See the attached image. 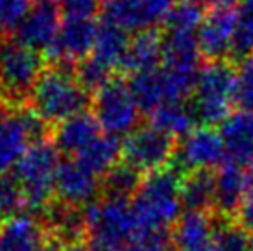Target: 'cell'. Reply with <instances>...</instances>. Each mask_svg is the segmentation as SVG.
<instances>
[{
	"label": "cell",
	"mask_w": 253,
	"mask_h": 251,
	"mask_svg": "<svg viewBox=\"0 0 253 251\" xmlns=\"http://www.w3.org/2000/svg\"><path fill=\"white\" fill-rule=\"evenodd\" d=\"M214 216L212 246L218 251H252V235L235 218Z\"/></svg>",
	"instance_id": "cell-28"
},
{
	"label": "cell",
	"mask_w": 253,
	"mask_h": 251,
	"mask_svg": "<svg viewBox=\"0 0 253 251\" xmlns=\"http://www.w3.org/2000/svg\"><path fill=\"white\" fill-rule=\"evenodd\" d=\"M235 105L240 111L253 113V57L242 59L237 67Z\"/></svg>",
	"instance_id": "cell-32"
},
{
	"label": "cell",
	"mask_w": 253,
	"mask_h": 251,
	"mask_svg": "<svg viewBox=\"0 0 253 251\" xmlns=\"http://www.w3.org/2000/svg\"><path fill=\"white\" fill-rule=\"evenodd\" d=\"M89 251H113L131 244L139 233L131 202L100 198L85 209Z\"/></svg>",
	"instance_id": "cell-5"
},
{
	"label": "cell",
	"mask_w": 253,
	"mask_h": 251,
	"mask_svg": "<svg viewBox=\"0 0 253 251\" xmlns=\"http://www.w3.org/2000/svg\"><path fill=\"white\" fill-rule=\"evenodd\" d=\"M176 251H207L212 248L214 216L211 212H183L172 227Z\"/></svg>",
	"instance_id": "cell-20"
},
{
	"label": "cell",
	"mask_w": 253,
	"mask_h": 251,
	"mask_svg": "<svg viewBox=\"0 0 253 251\" xmlns=\"http://www.w3.org/2000/svg\"><path fill=\"white\" fill-rule=\"evenodd\" d=\"M235 220H237L250 235H253V200H246V202L242 203V207H240L239 214H237Z\"/></svg>",
	"instance_id": "cell-36"
},
{
	"label": "cell",
	"mask_w": 253,
	"mask_h": 251,
	"mask_svg": "<svg viewBox=\"0 0 253 251\" xmlns=\"http://www.w3.org/2000/svg\"><path fill=\"white\" fill-rule=\"evenodd\" d=\"M179 0H144V6L148 11L150 26L155 28L157 24H165L172 9L177 6Z\"/></svg>",
	"instance_id": "cell-35"
},
{
	"label": "cell",
	"mask_w": 253,
	"mask_h": 251,
	"mask_svg": "<svg viewBox=\"0 0 253 251\" xmlns=\"http://www.w3.org/2000/svg\"><path fill=\"white\" fill-rule=\"evenodd\" d=\"M67 19H92L102 6V0H57Z\"/></svg>",
	"instance_id": "cell-34"
},
{
	"label": "cell",
	"mask_w": 253,
	"mask_h": 251,
	"mask_svg": "<svg viewBox=\"0 0 253 251\" xmlns=\"http://www.w3.org/2000/svg\"><path fill=\"white\" fill-rule=\"evenodd\" d=\"M57 251H89L85 242H80V244H67V246H59Z\"/></svg>",
	"instance_id": "cell-37"
},
{
	"label": "cell",
	"mask_w": 253,
	"mask_h": 251,
	"mask_svg": "<svg viewBox=\"0 0 253 251\" xmlns=\"http://www.w3.org/2000/svg\"><path fill=\"white\" fill-rule=\"evenodd\" d=\"M24 210L22 194L11 175H0V222Z\"/></svg>",
	"instance_id": "cell-33"
},
{
	"label": "cell",
	"mask_w": 253,
	"mask_h": 251,
	"mask_svg": "<svg viewBox=\"0 0 253 251\" xmlns=\"http://www.w3.org/2000/svg\"><path fill=\"white\" fill-rule=\"evenodd\" d=\"M237 13H239V22H237L231 54L242 61L246 57H253V0H242Z\"/></svg>",
	"instance_id": "cell-30"
},
{
	"label": "cell",
	"mask_w": 253,
	"mask_h": 251,
	"mask_svg": "<svg viewBox=\"0 0 253 251\" xmlns=\"http://www.w3.org/2000/svg\"><path fill=\"white\" fill-rule=\"evenodd\" d=\"M127 87L133 94L141 113L152 115L157 107L167 104V91H165V84H163L161 69L135 74L129 78Z\"/></svg>",
	"instance_id": "cell-26"
},
{
	"label": "cell",
	"mask_w": 253,
	"mask_h": 251,
	"mask_svg": "<svg viewBox=\"0 0 253 251\" xmlns=\"http://www.w3.org/2000/svg\"><path fill=\"white\" fill-rule=\"evenodd\" d=\"M237 67L231 59L207 61L198 74L196 89L192 94V107L198 120L205 126L224 124L231 117L235 105Z\"/></svg>",
	"instance_id": "cell-4"
},
{
	"label": "cell",
	"mask_w": 253,
	"mask_h": 251,
	"mask_svg": "<svg viewBox=\"0 0 253 251\" xmlns=\"http://www.w3.org/2000/svg\"><path fill=\"white\" fill-rule=\"evenodd\" d=\"M92 115L98 120L102 131L113 137L129 135L137 129L141 109L135 102L127 84L115 78L92 94Z\"/></svg>",
	"instance_id": "cell-8"
},
{
	"label": "cell",
	"mask_w": 253,
	"mask_h": 251,
	"mask_svg": "<svg viewBox=\"0 0 253 251\" xmlns=\"http://www.w3.org/2000/svg\"><path fill=\"white\" fill-rule=\"evenodd\" d=\"M61 152L52 139L37 140L13 168L11 177L19 185L24 210L39 216L56 200V177L61 167Z\"/></svg>",
	"instance_id": "cell-2"
},
{
	"label": "cell",
	"mask_w": 253,
	"mask_h": 251,
	"mask_svg": "<svg viewBox=\"0 0 253 251\" xmlns=\"http://www.w3.org/2000/svg\"><path fill=\"white\" fill-rule=\"evenodd\" d=\"M52 244L39 216L21 212L0 222V251H44Z\"/></svg>",
	"instance_id": "cell-15"
},
{
	"label": "cell",
	"mask_w": 253,
	"mask_h": 251,
	"mask_svg": "<svg viewBox=\"0 0 253 251\" xmlns=\"http://www.w3.org/2000/svg\"><path fill=\"white\" fill-rule=\"evenodd\" d=\"M32 0H0V39H9L32 9Z\"/></svg>",
	"instance_id": "cell-31"
},
{
	"label": "cell",
	"mask_w": 253,
	"mask_h": 251,
	"mask_svg": "<svg viewBox=\"0 0 253 251\" xmlns=\"http://www.w3.org/2000/svg\"><path fill=\"white\" fill-rule=\"evenodd\" d=\"M204 4L196 0H179L165 22V32H190L198 34L204 21Z\"/></svg>",
	"instance_id": "cell-29"
},
{
	"label": "cell",
	"mask_w": 253,
	"mask_h": 251,
	"mask_svg": "<svg viewBox=\"0 0 253 251\" xmlns=\"http://www.w3.org/2000/svg\"><path fill=\"white\" fill-rule=\"evenodd\" d=\"M44 69L39 52L15 39H0V98L7 107H26L37 78Z\"/></svg>",
	"instance_id": "cell-6"
},
{
	"label": "cell",
	"mask_w": 253,
	"mask_h": 251,
	"mask_svg": "<svg viewBox=\"0 0 253 251\" xmlns=\"http://www.w3.org/2000/svg\"><path fill=\"white\" fill-rule=\"evenodd\" d=\"M225 161L227 155L222 133L216 131V127L202 126L177 144L176 157L170 165L187 175L196 170H218Z\"/></svg>",
	"instance_id": "cell-9"
},
{
	"label": "cell",
	"mask_w": 253,
	"mask_h": 251,
	"mask_svg": "<svg viewBox=\"0 0 253 251\" xmlns=\"http://www.w3.org/2000/svg\"><path fill=\"white\" fill-rule=\"evenodd\" d=\"M2 105H6V104H4V102H2V98H0V107H2Z\"/></svg>",
	"instance_id": "cell-40"
},
{
	"label": "cell",
	"mask_w": 253,
	"mask_h": 251,
	"mask_svg": "<svg viewBox=\"0 0 253 251\" xmlns=\"http://www.w3.org/2000/svg\"><path fill=\"white\" fill-rule=\"evenodd\" d=\"M252 251H253V235H252Z\"/></svg>",
	"instance_id": "cell-42"
},
{
	"label": "cell",
	"mask_w": 253,
	"mask_h": 251,
	"mask_svg": "<svg viewBox=\"0 0 253 251\" xmlns=\"http://www.w3.org/2000/svg\"><path fill=\"white\" fill-rule=\"evenodd\" d=\"M102 21L115 24L124 32H142L152 28L144 0H107L102 7Z\"/></svg>",
	"instance_id": "cell-24"
},
{
	"label": "cell",
	"mask_w": 253,
	"mask_h": 251,
	"mask_svg": "<svg viewBox=\"0 0 253 251\" xmlns=\"http://www.w3.org/2000/svg\"><path fill=\"white\" fill-rule=\"evenodd\" d=\"M98 34V24L92 19H67L61 22L54 44L46 52L50 63L74 67L92 54Z\"/></svg>",
	"instance_id": "cell-10"
},
{
	"label": "cell",
	"mask_w": 253,
	"mask_h": 251,
	"mask_svg": "<svg viewBox=\"0 0 253 251\" xmlns=\"http://www.w3.org/2000/svg\"><path fill=\"white\" fill-rule=\"evenodd\" d=\"M144 175L120 161L102 177V198L131 202L142 185Z\"/></svg>",
	"instance_id": "cell-27"
},
{
	"label": "cell",
	"mask_w": 253,
	"mask_h": 251,
	"mask_svg": "<svg viewBox=\"0 0 253 251\" xmlns=\"http://www.w3.org/2000/svg\"><path fill=\"white\" fill-rule=\"evenodd\" d=\"M246 202V170L225 161L214 172V205L212 214L237 218Z\"/></svg>",
	"instance_id": "cell-16"
},
{
	"label": "cell",
	"mask_w": 253,
	"mask_h": 251,
	"mask_svg": "<svg viewBox=\"0 0 253 251\" xmlns=\"http://www.w3.org/2000/svg\"><path fill=\"white\" fill-rule=\"evenodd\" d=\"M76 159L85 168H89L92 174L104 177L113 167H117L122 161V142L119 137L102 133L91 146L78 155Z\"/></svg>",
	"instance_id": "cell-25"
},
{
	"label": "cell",
	"mask_w": 253,
	"mask_h": 251,
	"mask_svg": "<svg viewBox=\"0 0 253 251\" xmlns=\"http://www.w3.org/2000/svg\"><path fill=\"white\" fill-rule=\"evenodd\" d=\"M102 198V177L92 174L78 159L61 163L56 177V200L65 205L87 209Z\"/></svg>",
	"instance_id": "cell-12"
},
{
	"label": "cell",
	"mask_w": 253,
	"mask_h": 251,
	"mask_svg": "<svg viewBox=\"0 0 253 251\" xmlns=\"http://www.w3.org/2000/svg\"><path fill=\"white\" fill-rule=\"evenodd\" d=\"M24 109L26 107H0V175H7L34 144Z\"/></svg>",
	"instance_id": "cell-14"
},
{
	"label": "cell",
	"mask_w": 253,
	"mask_h": 251,
	"mask_svg": "<svg viewBox=\"0 0 253 251\" xmlns=\"http://www.w3.org/2000/svg\"><path fill=\"white\" fill-rule=\"evenodd\" d=\"M211 6H218V7H233L237 2H242V0H207Z\"/></svg>",
	"instance_id": "cell-38"
},
{
	"label": "cell",
	"mask_w": 253,
	"mask_h": 251,
	"mask_svg": "<svg viewBox=\"0 0 253 251\" xmlns=\"http://www.w3.org/2000/svg\"><path fill=\"white\" fill-rule=\"evenodd\" d=\"M239 13L233 7L212 6L205 11V17L198 30V46L202 57L207 61L229 59L237 32Z\"/></svg>",
	"instance_id": "cell-11"
},
{
	"label": "cell",
	"mask_w": 253,
	"mask_h": 251,
	"mask_svg": "<svg viewBox=\"0 0 253 251\" xmlns=\"http://www.w3.org/2000/svg\"><path fill=\"white\" fill-rule=\"evenodd\" d=\"M163 52H165V34L161 30H142L129 41L120 70H124L131 76L157 70L159 63L163 61Z\"/></svg>",
	"instance_id": "cell-19"
},
{
	"label": "cell",
	"mask_w": 253,
	"mask_h": 251,
	"mask_svg": "<svg viewBox=\"0 0 253 251\" xmlns=\"http://www.w3.org/2000/svg\"><path fill=\"white\" fill-rule=\"evenodd\" d=\"M207 251H218V250H216V248H214V246H212L211 250H207Z\"/></svg>",
	"instance_id": "cell-39"
},
{
	"label": "cell",
	"mask_w": 253,
	"mask_h": 251,
	"mask_svg": "<svg viewBox=\"0 0 253 251\" xmlns=\"http://www.w3.org/2000/svg\"><path fill=\"white\" fill-rule=\"evenodd\" d=\"M185 175L172 167L144 175L139 192L131 200L139 229H172L183 214L181 181Z\"/></svg>",
	"instance_id": "cell-3"
},
{
	"label": "cell",
	"mask_w": 253,
	"mask_h": 251,
	"mask_svg": "<svg viewBox=\"0 0 253 251\" xmlns=\"http://www.w3.org/2000/svg\"><path fill=\"white\" fill-rule=\"evenodd\" d=\"M150 120L152 126L169 133L174 139H185L190 131L196 129V124L200 122L192 104L187 102H167L150 115Z\"/></svg>",
	"instance_id": "cell-22"
},
{
	"label": "cell",
	"mask_w": 253,
	"mask_h": 251,
	"mask_svg": "<svg viewBox=\"0 0 253 251\" xmlns=\"http://www.w3.org/2000/svg\"><path fill=\"white\" fill-rule=\"evenodd\" d=\"M89 92L74 74V67L50 63L42 69L30 94L28 107L54 129L65 120L87 111Z\"/></svg>",
	"instance_id": "cell-1"
},
{
	"label": "cell",
	"mask_w": 253,
	"mask_h": 251,
	"mask_svg": "<svg viewBox=\"0 0 253 251\" xmlns=\"http://www.w3.org/2000/svg\"><path fill=\"white\" fill-rule=\"evenodd\" d=\"M214 172L216 170H196L183 177L181 205L183 212H211L214 205Z\"/></svg>",
	"instance_id": "cell-21"
},
{
	"label": "cell",
	"mask_w": 253,
	"mask_h": 251,
	"mask_svg": "<svg viewBox=\"0 0 253 251\" xmlns=\"http://www.w3.org/2000/svg\"><path fill=\"white\" fill-rule=\"evenodd\" d=\"M129 41L131 39L127 37V32H124L115 24L102 21L98 24L96 42H94V50H92L91 57H94L102 65H106L107 69H120L127 52V46H129Z\"/></svg>",
	"instance_id": "cell-23"
},
{
	"label": "cell",
	"mask_w": 253,
	"mask_h": 251,
	"mask_svg": "<svg viewBox=\"0 0 253 251\" xmlns=\"http://www.w3.org/2000/svg\"><path fill=\"white\" fill-rule=\"evenodd\" d=\"M61 28V7L57 0H36L30 13L15 32V41L36 50L48 52Z\"/></svg>",
	"instance_id": "cell-13"
},
{
	"label": "cell",
	"mask_w": 253,
	"mask_h": 251,
	"mask_svg": "<svg viewBox=\"0 0 253 251\" xmlns=\"http://www.w3.org/2000/svg\"><path fill=\"white\" fill-rule=\"evenodd\" d=\"M177 152V140L155 126H141L122 140V163L148 175L170 167Z\"/></svg>",
	"instance_id": "cell-7"
},
{
	"label": "cell",
	"mask_w": 253,
	"mask_h": 251,
	"mask_svg": "<svg viewBox=\"0 0 253 251\" xmlns=\"http://www.w3.org/2000/svg\"><path fill=\"white\" fill-rule=\"evenodd\" d=\"M100 135H102V127H100L98 120L94 119L91 111H84L56 126L52 129L50 139L61 154L78 157L84 150L91 146Z\"/></svg>",
	"instance_id": "cell-18"
},
{
	"label": "cell",
	"mask_w": 253,
	"mask_h": 251,
	"mask_svg": "<svg viewBox=\"0 0 253 251\" xmlns=\"http://www.w3.org/2000/svg\"><path fill=\"white\" fill-rule=\"evenodd\" d=\"M227 163L253 170V113L237 111L222 124Z\"/></svg>",
	"instance_id": "cell-17"
},
{
	"label": "cell",
	"mask_w": 253,
	"mask_h": 251,
	"mask_svg": "<svg viewBox=\"0 0 253 251\" xmlns=\"http://www.w3.org/2000/svg\"><path fill=\"white\" fill-rule=\"evenodd\" d=\"M196 2H200V4H204V2H205V0H196Z\"/></svg>",
	"instance_id": "cell-41"
}]
</instances>
